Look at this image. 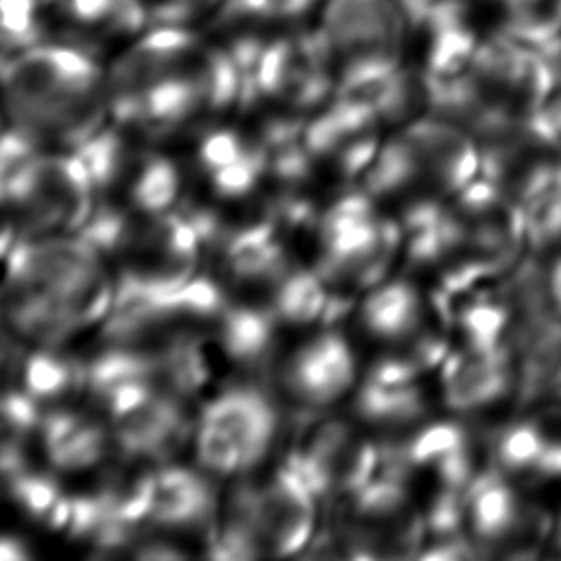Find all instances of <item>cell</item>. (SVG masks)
I'll return each instance as SVG.
<instances>
[{
    "mask_svg": "<svg viewBox=\"0 0 561 561\" xmlns=\"http://www.w3.org/2000/svg\"><path fill=\"white\" fill-rule=\"evenodd\" d=\"M267 20H280V18H296L311 9L316 0H263Z\"/></svg>",
    "mask_w": 561,
    "mask_h": 561,
    "instance_id": "cell-34",
    "label": "cell"
},
{
    "mask_svg": "<svg viewBox=\"0 0 561 561\" xmlns=\"http://www.w3.org/2000/svg\"><path fill=\"white\" fill-rule=\"evenodd\" d=\"M548 287H550V296L552 302L557 305V309L561 311V256L557 259V263L550 267L548 272Z\"/></svg>",
    "mask_w": 561,
    "mask_h": 561,
    "instance_id": "cell-35",
    "label": "cell"
},
{
    "mask_svg": "<svg viewBox=\"0 0 561 561\" xmlns=\"http://www.w3.org/2000/svg\"><path fill=\"white\" fill-rule=\"evenodd\" d=\"M480 42L465 24V18L438 24L430 31L427 75L449 79L471 70Z\"/></svg>",
    "mask_w": 561,
    "mask_h": 561,
    "instance_id": "cell-17",
    "label": "cell"
},
{
    "mask_svg": "<svg viewBox=\"0 0 561 561\" xmlns=\"http://www.w3.org/2000/svg\"><path fill=\"white\" fill-rule=\"evenodd\" d=\"M511 346L502 344L491 351L469 348L445 362L443 386L445 399L456 410L484 408L515 386L511 373Z\"/></svg>",
    "mask_w": 561,
    "mask_h": 561,
    "instance_id": "cell-9",
    "label": "cell"
},
{
    "mask_svg": "<svg viewBox=\"0 0 561 561\" xmlns=\"http://www.w3.org/2000/svg\"><path fill=\"white\" fill-rule=\"evenodd\" d=\"M37 4L39 0H0L4 55H15L39 44L42 24L37 20Z\"/></svg>",
    "mask_w": 561,
    "mask_h": 561,
    "instance_id": "cell-26",
    "label": "cell"
},
{
    "mask_svg": "<svg viewBox=\"0 0 561 561\" xmlns=\"http://www.w3.org/2000/svg\"><path fill=\"white\" fill-rule=\"evenodd\" d=\"M44 438L50 460L70 471L101 460L107 445L101 427L70 414H53L44 423Z\"/></svg>",
    "mask_w": 561,
    "mask_h": 561,
    "instance_id": "cell-15",
    "label": "cell"
},
{
    "mask_svg": "<svg viewBox=\"0 0 561 561\" xmlns=\"http://www.w3.org/2000/svg\"><path fill=\"white\" fill-rule=\"evenodd\" d=\"M261 167H263V162L259 160V156L243 153L239 160H234L213 173L215 188L224 195L248 193L252 188V184L256 182Z\"/></svg>",
    "mask_w": 561,
    "mask_h": 561,
    "instance_id": "cell-30",
    "label": "cell"
},
{
    "mask_svg": "<svg viewBox=\"0 0 561 561\" xmlns=\"http://www.w3.org/2000/svg\"><path fill=\"white\" fill-rule=\"evenodd\" d=\"M7 254V278L46 298L75 329L103 318L112 294L96 248L81 239L22 243Z\"/></svg>",
    "mask_w": 561,
    "mask_h": 561,
    "instance_id": "cell-2",
    "label": "cell"
},
{
    "mask_svg": "<svg viewBox=\"0 0 561 561\" xmlns=\"http://www.w3.org/2000/svg\"><path fill=\"white\" fill-rule=\"evenodd\" d=\"M228 267L241 280L274 276L280 267V248L272 228L256 226L232 237L228 243Z\"/></svg>",
    "mask_w": 561,
    "mask_h": 561,
    "instance_id": "cell-18",
    "label": "cell"
},
{
    "mask_svg": "<svg viewBox=\"0 0 561 561\" xmlns=\"http://www.w3.org/2000/svg\"><path fill=\"white\" fill-rule=\"evenodd\" d=\"M178 195V173L171 162L153 158L142 164L131 186V199L142 213H164Z\"/></svg>",
    "mask_w": 561,
    "mask_h": 561,
    "instance_id": "cell-25",
    "label": "cell"
},
{
    "mask_svg": "<svg viewBox=\"0 0 561 561\" xmlns=\"http://www.w3.org/2000/svg\"><path fill=\"white\" fill-rule=\"evenodd\" d=\"M377 451L346 423L324 421L294 456V469L316 495L357 493L368 484Z\"/></svg>",
    "mask_w": 561,
    "mask_h": 561,
    "instance_id": "cell-5",
    "label": "cell"
},
{
    "mask_svg": "<svg viewBox=\"0 0 561 561\" xmlns=\"http://www.w3.org/2000/svg\"><path fill=\"white\" fill-rule=\"evenodd\" d=\"M11 489L18 504L35 517L48 519L53 526L70 522V502L61 500L55 484L48 478L18 471L11 476Z\"/></svg>",
    "mask_w": 561,
    "mask_h": 561,
    "instance_id": "cell-23",
    "label": "cell"
},
{
    "mask_svg": "<svg viewBox=\"0 0 561 561\" xmlns=\"http://www.w3.org/2000/svg\"><path fill=\"white\" fill-rule=\"evenodd\" d=\"M405 22L399 0H329L320 31L333 55L346 61L377 55L399 59Z\"/></svg>",
    "mask_w": 561,
    "mask_h": 561,
    "instance_id": "cell-6",
    "label": "cell"
},
{
    "mask_svg": "<svg viewBox=\"0 0 561 561\" xmlns=\"http://www.w3.org/2000/svg\"><path fill=\"white\" fill-rule=\"evenodd\" d=\"M423 401L410 383L370 381L357 399V410L368 423L401 425L419 416Z\"/></svg>",
    "mask_w": 561,
    "mask_h": 561,
    "instance_id": "cell-19",
    "label": "cell"
},
{
    "mask_svg": "<svg viewBox=\"0 0 561 561\" xmlns=\"http://www.w3.org/2000/svg\"><path fill=\"white\" fill-rule=\"evenodd\" d=\"M519 368L515 375V403L528 408L561 392V311L515 348Z\"/></svg>",
    "mask_w": 561,
    "mask_h": 561,
    "instance_id": "cell-11",
    "label": "cell"
},
{
    "mask_svg": "<svg viewBox=\"0 0 561 561\" xmlns=\"http://www.w3.org/2000/svg\"><path fill=\"white\" fill-rule=\"evenodd\" d=\"M199 105L204 101L195 81L180 68L138 94L134 121L160 136L182 125Z\"/></svg>",
    "mask_w": 561,
    "mask_h": 561,
    "instance_id": "cell-14",
    "label": "cell"
},
{
    "mask_svg": "<svg viewBox=\"0 0 561 561\" xmlns=\"http://www.w3.org/2000/svg\"><path fill=\"white\" fill-rule=\"evenodd\" d=\"M467 443L465 432L454 423H438L423 430L408 447L405 458L414 465H440Z\"/></svg>",
    "mask_w": 561,
    "mask_h": 561,
    "instance_id": "cell-27",
    "label": "cell"
},
{
    "mask_svg": "<svg viewBox=\"0 0 561 561\" xmlns=\"http://www.w3.org/2000/svg\"><path fill=\"white\" fill-rule=\"evenodd\" d=\"M24 381L33 397H57L72 386L75 370L48 353H35L24 366Z\"/></svg>",
    "mask_w": 561,
    "mask_h": 561,
    "instance_id": "cell-28",
    "label": "cell"
},
{
    "mask_svg": "<svg viewBox=\"0 0 561 561\" xmlns=\"http://www.w3.org/2000/svg\"><path fill=\"white\" fill-rule=\"evenodd\" d=\"M460 327L467 335L469 348L491 351L502 346V335L511 327V309L506 302L478 300L460 316Z\"/></svg>",
    "mask_w": 561,
    "mask_h": 561,
    "instance_id": "cell-24",
    "label": "cell"
},
{
    "mask_svg": "<svg viewBox=\"0 0 561 561\" xmlns=\"http://www.w3.org/2000/svg\"><path fill=\"white\" fill-rule=\"evenodd\" d=\"M419 298L405 283H390L377 289L364 305V324L381 337H401L419 322Z\"/></svg>",
    "mask_w": 561,
    "mask_h": 561,
    "instance_id": "cell-16",
    "label": "cell"
},
{
    "mask_svg": "<svg viewBox=\"0 0 561 561\" xmlns=\"http://www.w3.org/2000/svg\"><path fill=\"white\" fill-rule=\"evenodd\" d=\"M329 296L318 276L309 272H298L287 276L276 291V311L289 322H311L324 313Z\"/></svg>",
    "mask_w": 561,
    "mask_h": 561,
    "instance_id": "cell-21",
    "label": "cell"
},
{
    "mask_svg": "<svg viewBox=\"0 0 561 561\" xmlns=\"http://www.w3.org/2000/svg\"><path fill=\"white\" fill-rule=\"evenodd\" d=\"M552 546L557 550V554H561V519L557 522L554 526V533H552Z\"/></svg>",
    "mask_w": 561,
    "mask_h": 561,
    "instance_id": "cell-37",
    "label": "cell"
},
{
    "mask_svg": "<svg viewBox=\"0 0 561 561\" xmlns=\"http://www.w3.org/2000/svg\"><path fill=\"white\" fill-rule=\"evenodd\" d=\"M2 77L15 129L28 138L79 147L99 131L110 90L88 50L35 44L4 55Z\"/></svg>",
    "mask_w": 561,
    "mask_h": 561,
    "instance_id": "cell-1",
    "label": "cell"
},
{
    "mask_svg": "<svg viewBox=\"0 0 561 561\" xmlns=\"http://www.w3.org/2000/svg\"><path fill=\"white\" fill-rule=\"evenodd\" d=\"M70 20L83 26H107L114 0H61Z\"/></svg>",
    "mask_w": 561,
    "mask_h": 561,
    "instance_id": "cell-32",
    "label": "cell"
},
{
    "mask_svg": "<svg viewBox=\"0 0 561 561\" xmlns=\"http://www.w3.org/2000/svg\"><path fill=\"white\" fill-rule=\"evenodd\" d=\"M546 445L539 421H519L508 425L495 440V460L508 473L535 471Z\"/></svg>",
    "mask_w": 561,
    "mask_h": 561,
    "instance_id": "cell-22",
    "label": "cell"
},
{
    "mask_svg": "<svg viewBox=\"0 0 561 561\" xmlns=\"http://www.w3.org/2000/svg\"><path fill=\"white\" fill-rule=\"evenodd\" d=\"M276 432L270 401L248 388L215 399L197 427V458L213 473L248 471L265 458Z\"/></svg>",
    "mask_w": 561,
    "mask_h": 561,
    "instance_id": "cell-3",
    "label": "cell"
},
{
    "mask_svg": "<svg viewBox=\"0 0 561 561\" xmlns=\"http://www.w3.org/2000/svg\"><path fill=\"white\" fill-rule=\"evenodd\" d=\"M213 511L208 484L186 471L167 469L153 476L149 517L167 528H195L204 524Z\"/></svg>",
    "mask_w": 561,
    "mask_h": 561,
    "instance_id": "cell-12",
    "label": "cell"
},
{
    "mask_svg": "<svg viewBox=\"0 0 561 561\" xmlns=\"http://www.w3.org/2000/svg\"><path fill=\"white\" fill-rule=\"evenodd\" d=\"M197 50V37L173 24H162L145 33L110 68V99L136 96L151 83L178 72Z\"/></svg>",
    "mask_w": 561,
    "mask_h": 561,
    "instance_id": "cell-7",
    "label": "cell"
},
{
    "mask_svg": "<svg viewBox=\"0 0 561 561\" xmlns=\"http://www.w3.org/2000/svg\"><path fill=\"white\" fill-rule=\"evenodd\" d=\"M4 425L7 427H15L18 432H24L28 427L35 425L37 414H35V405L20 397V394H7L4 397Z\"/></svg>",
    "mask_w": 561,
    "mask_h": 561,
    "instance_id": "cell-33",
    "label": "cell"
},
{
    "mask_svg": "<svg viewBox=\"0 0 561 561\" xmlns=\"http://www.w3.org/2000/svg\"><path fill=\"white\" fill-rule=\"evenodd\" d=\"M353 381V355L340 335L324 333L302 346L287 368V386L309 405L335 401Z\"/></svg>",
    "mask_w": 561,
    "mask_h": 561,
    "instance_id": "cell-10",
    "label": "cell"
},
{
    "mask_svg": "<svg viewBox=\"0 0 561 561\" xmlns=\"http://www.w3.org/2000/svg\"><path fill=\"white\" fill-rule=\"evenodd\" d=\"M465 502L476 537L486 543L508 539L524 511L511 484L493 469L473 478L465 493Z\"/></svg>",
    "mask_w": 561,
    "mask_h": 561,
    "instance_id": "cell-13",
    "label": "cell"
},
{
    "mask_svg": "<svg viewBox=\"0 0 561 561\" xmlns=\"http://www.w3.org/2000/svg\"><path fill=\"white\" fill-rule=\"evenodd\" d=\"M313 495L291 465L274 471L263 486L234 495L259 557H287L309 541L316 519Z\"/></svg>",
    "mask_w": 561,
    "mask_h": 561,
    "instance_id": "cell-4",
    "label": "cell"
},
{
    "mask_svg": "<svg viewBox=\"0 0 561 561\" xmlns=\"http://www.w3.org/2000/svg\"><path fill=\"white\" fill-rule=\"evenodd\" d=\"M421 164V175H427L443 191H462L471 184L482 164V151L473 136L458 123L443 118L416 121L403 134Z\"/></svg>",
    "mask_w": 561,
    "mask_h": 561,
    "instance_id": "cell-8",
    "label": "cell"
},
{
    "mask_svg": "<svg viewBox=\"0 0 561 561\" xmlns=\"http://www.w3.org/2000/svg\"><path fill=\"white\" fill-rule=\"evenodd\" d=\"M175 2H182V4H188L191 9H195L197 13L202 11V9H208V7H213L215 2H219V0H175Z\"/></svg>",
    "mask_w": 561,
    "mask_h": 561,
    "instance_id": "cell-36",
    "label": "cell"
},
{
    "mask_svg": "<svg viewBox=\"0 0 561 561\" xmlns=\"http://www.w3.org/2000/svg\"><path fill=\"white\" fill-rule=\"evenodd\" d=\"M272 340V324L265 313L230 309L221 320V342L228 355L239 362L261 359Z\"/></svg>",
    "mask_w": 561,
    "mask_h": 561,
    "instance_id": "cell-20",
    "label": "cell"
},
{
    "mask_svg": "<svg viewBox=\"0 0 561 561\" xmlns=\"http://www.w3.org/2000/svg\"><path fill=\"white\" fill-rule=\"evenodd\" d=\"M243 153H245V149L241 147V140L232 131H215V134H210L204 140L202 149H199L202 164L210 173H215L217 169L239 160Z\"/></svg>",
    "mask_w": 561,
    "mask_h": 561,
    "instance_id": "cell-31",
    "label": "cell"
},
{
    "mask_svg": "<svg viewBox=\"0 0 561 561\" xmlns=\"http://www.w3.org/2000/svg\"><path fill=\"white\" fill-rule=\"evenodd\" d=\"M526 127L541 145L561 151V88L526 116Z\"/></svg>",
    "mask_w": 561,
    "mask_h": 561,
    "instance_id": "cell-29",
    "label": "cell"
}]
</instances>
